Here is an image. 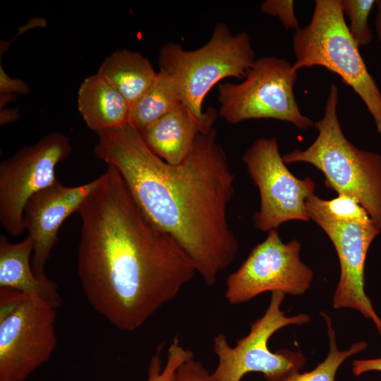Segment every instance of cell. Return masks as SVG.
<instances>
[{"label":"cell","mask_w":381,"mask_h":381,"mask_svg":"<svg viewBox=\"0 0 381 381\" xmlns=\"http://www.w3.org/2000/svg\"><path fill=\"white\" fill-rule=\"evenodd\" d=\"M97 179L78 212L77 274L92 308L115 327L131 332L197 272L176 240L142 212L114 166Z\"/></svg>","instance_id":"6da1fadb"},{"label":"cell","mask_w":381,"mask_h":381,"mask_svg":"<svg viewBox=\"0 0 381 381\" xmlns=\"http://www.w3.org/2000/svg\"><path fill=\"white\" fill-rule=\"evenodd\" d=\"M97 135L95 156L118 170L142 212L176 240L213 286L238 250L227 217L235 176L215 129L199 133L179 164L155 155L128 124Z\"/></svg>","instance_id":"7a4b0ae2"},{"label":"cell","mask_w":381,"mask_h":381,"mask_svg":"<svg viewBox=\"0 0 381 381\" xmlns=\"http://www.w3.org/2000/svg\"><path fill=\"white\" fill-rule=\"evenodd\" d=\"M338 87L332 83L323 116L314 123L316 139L282 158L286 164L314 166L323 174L326 187L357 200L381 231V155L358 149L347 140L338 119Z\"/></svg>","instance_id":"3957f363"},{"label":"cell","mask_w":381,"mask_h":381,"mask_svg":"<svg viewBox=\"0 0 381 381\" xmlns=\"http://www.w3.org/2000/svg\"><path fill=\"white\" fill-rule=\"evenodd\" d=\"M255 60L248 34H233L225 23H219L207 43L195 50L165 43L159 50V67L175 83L182 103L206 132L214 128L218 113L213 109L203 111L205 96L226 78H243Z\"/></svg>","instance_id":"277c9868"},{"label":"cell","mask_w":381,"mask_h":381,"mask_svg":"<svg viewBox=\"0 0 381 381\" xmlns=\"http://www.w3.org/2000/svg\"><path fill=\"white\" fill-rule=\"evenodd\" d=\"M293 68L322 66L337 74L364 102L381 136V92L351 35L341 0H316L310 22L292 37Z\"/></svg>","instance_id":"5b68a950"},{"label":"cell","mask_w":381,"mask_h":381,"mask_svg":"<svg viewBox=\"0 0 381 381\" xmlns=\"http://www.w3.org/2000/svg\"><path fill=\"white\" fill-rule=\"evenodd\" d=\"M56 308L41 298L0 288V381H25L57 346Z\"/></svg>","instance_id":"8992f818"},{"label":"cell","mask_w":381,"mask_h":381,"mask_svg":"<svg viewBox=\"0 0 381 381\" xmlns=\"http://www.w3.org/2000/svg\"><path fill=\"white\" fill-rule=\"evenodd\" d=\"M296 80L297 71L287 60L276 56L256 59L242 82L218 85V114L231 124L272 119L300 129L311 128L315 122L301 113L296 100Z\"/></svg>","instance_id":"52a82bcc"},{"label":"cell","mask_w":381,"mask_h":381,"mask_svg":"<svg viewBox=\"0 0 381 381\" xmlns=\"http://www.w3.org/2000/svg\"><path fill=\"white\" fill-rule=\"evenodd\" d=\"M285 294L272 292L265 314L250 325L249 334L231 346L224 334L213 339V350L218 365L211 374L214 381H241L248 373L263 374L267 381H280L298 373L306 363L304 356L289 349L272 352L267 344L278 329L289 325L310 322L307 314L287 317L280 309Z\"/></svg>","instance_id":"ba28073f"},{"label":"cell","mask_w":381,"mask_h":381,"mask_svg":"<svg viewBox=\"0 0 381 381\" xmlns=\"http://www.w3.org/2000/svg\"><path fill=\"white\" fill-rule=\"evenodd\" d=\"M70 139L50 133L36 143L25 146L0 164V223L11 236L25 229L23 212L28 200L53 185L56 166L71 154Z\"/></svg>","instance_id":"9c48e42d"},{"label":"cell","mask_w":381,"mask_h":381,"mask_svg":"<svg viewBox=\"0 0 381 381\" xmlns=\"http://www.w3.org/2000/svg\"><path fill=\"white\" fill-rule=\"evenodd\" d=\"M247 171L260 196V210L253 216L262 231L277 229L286 222H308L306 201L315 193L314 181L296 177L287 168L276 138H259L243 156Z\"/></svg>","instance_id":"30bf717a"},{"label":"cell","mask_w":381,"mask_h":381,"mask_svg":"<svg viewBox=\"0 0 381 381\" xmlns=\"http://www.w3.org/2000/svg\"><path fill=\"white\" fill-rule=\"evenodd\" d=\"M301 244L284 243L277 229L256 245L239 268L226 279L225 297L231 304L245 303L267 291L303 294L313 279L300 258Z\"/></svg>","instance_id":"8fae6325"},{"label":"cell","mask_w":381,"mask_h":381,"mask_svg":"<svg viewBox=\"0 0 381 381\" xmlns=\"http://www.w3.org/2000/svg\"><path fill=\"white\" fill-rule=\"evenodd\" d=\"M311 220L325 231L338 255L340 277L333 295V307L358 310L373 321L381 335V318L364 290L367 253L380 230L373 222H334L321 218Z\"/></svg>","instance_id":"7c38bea8"},{"label":"cell","mask_w":381,"mask_h":381,"mask_svg":"<svg viewBox=\"0 0 381 381\" xmlns=\"http://www.w3.org/2000/svg\"><path fill=\"white\" fill-rule=\"evenodd\" d=\"M97 178L77 186H66L57 181L35 194L27 202L23 212L25 229L33 243L31 260L34 274L47 277L44 267L58 241L63 222L80 207L96 187Z\"/></svg>","instance_id":"4fadbf2b"},{"label":"cell","mask_w":381,"mask_h":381,"mask_svg":"<svg viewBox=\"0 0 381 381\" xmlns=\"http://www.w3.org/2000/svg\"><path fill=\"white\" fill-rule=\"evenodd\" d=\"M33 243L28 236L12 243L0 236V288H10L41 298L58 308L62 299L56 284L48 277L41 279L32 270Z\"/></svg>","instance_id":"5bb4252c"},{"label":"cell","mask_w":381,"mask_h":381,"mask_svg":"<svg viewBox=\"0 0 381 381\" xmlns=\"http://www.w3.org/2000/svg\"><path fill=\"white\" fill-rule=\"evenodd\" d=\"M203 132L189 109L181 104L140 133L155 155L170 164H179L192 151L198 134Z\"/></svg>","instance_id":"9a60e30c"},{"label":"cell","mask_w":381,"mask_h":381,"mask_svg":"<svg viewBox=\"0 0 381 381\" xmlns=\"http://www.w3.org/2000/svg\"><path fill=\"white\" fill-rule=\"evenodd\" d=\"M77 104L86 125L97 133L128 124L129 104L97 73L81 83Z\"/></svg>","instance_id":"2e32d148"},{"label":"cell","mask_w":381,"mask_h":381,"mask_svg":"<svg viewBox=\"0 0 381 381\" xmlns=\"http://www.w3.org/2000/svg\"><path fill=\"white\" fill-rule=\"evenodd\" d=\"M97 74L117 90L131 108L152 86L157 72L142 54L123 49L105 58Z\"/></svg>","instance_id":"e0dca14e"},{"label":"cell","mask_w":381,"mask_h":381,"mask_svg":"<svg viewBox=\"0 0 381 381\" xmlns=\"http://www.w3.org/2000/svg\"><path fill=\"white\" fill-rule=\"evenodd\" d=\"M181 104L176 85L167 73L159 71L150 89L130 108L128 124L141 132Z\"/></svg>","instance_id":"ac0fdd59"},{"label":"cell","mask_w":381,"mask_h":381,"mask_svg":"<svg viewBox=\"0 0 381 381\" xmlns=\"http://www.w3.org/2000/svg\"><path fill=\"white\" fill-rule=\"evenodd\" d=\"M306 207L310 219L321 218L334 222H373L358 201L345 194L324 200L314 193L306 199Z\"/></svg>","instance_id":"d6986e66"},{"label":"cell","mask_w":381,"mask_h":381,"mask_svg":"<svg viewBox=\"0 0 381 381\" xmlns=\"http://www.w3.org/2000/svg\"><path fill=\"white\" fill-rule=\"evenodd\" d=\"M322 315L327 325L329 338V351L327 357L313 370L303 373L298 372L280 381H334L337 371L342 363L350 356L366 349L367 344L359 341L353 343L347 350H339L331 318L324 313Z\"/></svg>","instance_id":"ffe728a7"},{"label":"cell","mask_w":381,"mask_h":381,"mask_svg":"<svg viewBox=\"0 0 381 381\" xmlns=\"http://www.w3.org/2000/svg\"><path fill=\"white\" fill-rule=\"evenodd\" d=\"M376 2L375 0H341L343 13L350 21L349 30L358 47L367 45L373 40L368 16Z\"/></svg>","instance_id":"44dd1931"},{"label":"cell","mask_w":381,"mask_h":381,"mask_svg":"<svg viewBox=\"0 0 381 381\" xmlns=\"http://www.w3.org/2000/svg\"><path fill=\"white\" fill-rule=\"evenodd\" d=\"M162 346L163 344L158 346L157 353L150 360L147 381H173L178 368L185 361L193 358L192 351L181 346L179 339L175 337L168 349L166 364L162 367L160 358Z\"/></svg>","instance_id":"7402d4cb"},{"label":"cell","mask_w":381,"mask_h":381,"mask_svg":"<svg viewBox=\"0 0 381 381\" xmlns=\"http://www.w3.org/2000/svg\"><path fill=\"white\" fill-rule=\"evenodd\" d=\"M294 5L291 0H267L261 4L260 10L263 13L278 17L286 29L295 32L300 27Z\"/></svg>","instance_id":"603a6c76"},{"label":"cell","mask_w":381,"mask_h":381,"mask_svg":"<svg viewBox=\"0 0 381 381\" xmlns=\"http://www.w3.org/2000/svg\"><path fill=\"white\" fill-rule=\"evenodd\" d=\"M173 381H214V380L204 365L192 358L178 368Z\"/></svg>","instance_id":"cb8c5ba5"},{"label":"cell","mask_w":381,"mask_h":381,"mask_svg":"<svg viewBox=\"0 0 381 381\" xmlns=\"http://www.w3.org/2000/svg\"><path fill=\"white\" fill-rule=\"evenodd\" d=\"M29 85L23 80L10 77L0 63V94L27 95Z\"/></svg>","instance_id":"d4e9b609"},{"label":"cell","mask_w":381,"mask_h":381,"mask_svg":"<svg viewBox=\"0 0 381 381\" xmlns=\"http://www.w3.org/2000/svg\"><path fill=\"white\" fill-rule=\"evenodd\" d=\"M370 371L381 372V358L356 360L352 363V372L356 376Z\"/></svg>","instance_id":"484cf974"},{"label":"cell","mask_w":381,"mask_h":381,"mask_svg":"<svg viewBox=\"0 0 381 381\" xmlns=\"http://www.w3.org/2000/svg\"><path fill=\"white\" fill-rule=\"evenodd\" d=\"M19 118L18 108H8L0 109V125H5L16 121Z\"/></svg>","instance_id":"4316f807"},{"label":"cell","mask_w":381,"mask_h":381,"mask_svg":"<svg viewBox=\"0 0 381 381\" xmlns=\"http://www.w3.org/2000/svg\"><path fill=\"white\" fill-rule=\"evenodd\" d=\"M377 12L375 16V27L381 46V0L377 1Z\"/></svg>","instance_id":"83f0119b"},{"label":"cell","mask_w":381,"mask_h":381,"mask_svg":"<svg viewBox=\"0 0 381 381\" xmlns=\"http://www.w3.org/2000/svg\"><path fill=\"white\" fill-rule=\"evenodd\" d=\"M16 99V95L13 94H0V109H4V107L9 102Z\"/></svg>","instance_id":"f1b7e54d"}]
</instances>
